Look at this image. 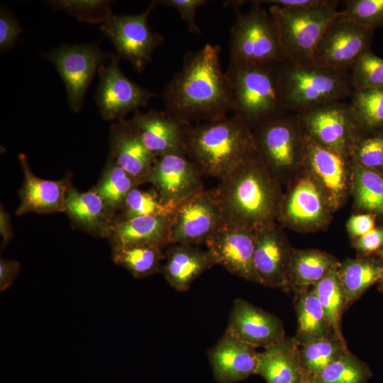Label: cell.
Instances as JSON below:
<instances>
[{
    "label": "cell",
    "mask_w": 383,
    "mask_h": 383,
    "mask_svg": "<svg viewBox=\"0 0 383 383\" xmlns=\"http://www.w3.org/2000/svg\"><path fill=\"white\" fill-rule=\"evenodd\" d=\"M349 99L361 133L383 130V87L354 91Z\"/></svg>",
    "instance_id": "obj_37"
},
{
    "label": "cell",
    "mask_w": 383,
    "mask_h": 383,
    "mask_svg": "<svg viewBox=\"0 0 383 383\" xmlns=\"http://www.w3.org/2000/svg\"><path fill=\"white\" fill-rule=\"evenodd\" d=\"M376 214L365 213L355 215L347 223L349 233L353 238L360 237L375 228Z\"/></svg>",
    "instance_id": "obj_47"
},
{
    "label": "cell",
    "mask_w": 383,
    "mask_h": 383,
    "mask_svg": "<svg viewBox=\"0 0 383 383\" xmlns=\"http://www.w3.org/2000/svg\"><path fill=\"white\" fill-rule=\"evenodd\" d=\"M205 244L216 265L248 282L260 284L253 262L255 230L225 222Z\"/></svg>",
    "instance_id": "obj_16"
},
{
    "label": "cell",
    "mask_w": 383,
    "mask_h": 383,
    "mask_svg": "<svg viewBox=\"0 0 383 383\" xmlns=\"http://www.w3.org/2000/svg\"><path fill=\"white\" fill-rule=\"evenodd\" d=\"M65 212L77 225L92 235L109 237L114 216L94 190L80 192L70 186L65 198Z\"/></svg>",
    "instance_id": "obj_28"
},
{
    "label": "cell",
    "mask_w": 383,
    "mask_h": 383,
    "mask_svg": "<svg viewBox=\"0 0 383 383\" xmlns=\"http://www.w3.org/2000/svg\"><path fill=\"white\" fill-rule=\"evenodd\" d=\"M295 294L297 328L294 338L299 346L335 334L312 287Z\"/></svg>",
    "instance_id": "obj_30"
},
{
    "label": "cell",
    "mask_w": 383,
    "mask_h": 383,
    "mask_svg": "<svg viewBox=\"0 0 383 383\" xmlns=\"http://www.w3.org/2000/svg\"><path fill=\"white\" fill-rule=\"evenodd\" d=\"M221 46L206 43L184 55L182 69L162 91L165 111L184 125L216 121L233 112L231 83L221 65Z\"/></svg>",
    "instance_id": "obj_1"
},
{
    "label": "cell",
    "mask_w": 383,
    "mask_h": 383,
    "mask_svg": "<svg viewBox=\"0 0 383 383\" xmlns=\"http://www.w3.org/2000/svg\"><path fill=\"white\" fill-rule=\"evenodd\" d=\"M109 143L111 156L116 164L141 184L145 183L157 157L146 148L128 119L112 125Z\"/></svg>",
    "instance_id": "obj_24"
},
{
    "label": "cell",
    "mask_w": 383,
    "mask_h": 383,
    "mask_svg": "<svg viewBox=\"0 0 383 383\" xmlns=\"http://www.w3.org/2000/svg\"><path fill=\"white\" fill-rule=\"evenodd\" d=\"M338 270L326 275L312 288L334 333L339 338L345 339L341 330V318L343 313L345 311L346 296Z\"/></svg>",
    "instance_id": "obj_36"
},
{
    "label": "cell",
    "mask_w": 383,
    "mask_h": 383,
    "mask_svg": "<svg viewBox=\"0 0 383 383\" xmlns=\"http://www.w3.org/2000/svg\"><path fill=\"white\" fill-rule=\"evenodd\" d=\"M146 148L156 157L167 154H184V129L167 111L150 110L135 112L128 119Z\"/></svg>",
    "instance_id": "obj_21"
},
{
    "label": "cell",
    "mask_w": 383,
    "mask_h": 383,
    "mask_svg": "<svg viewBox=\"0 0 383 383\" xmlns=\"http://www.w3.org/2000/svg\"><path fill=\"white\" fill-rule=\"evenodd\" d=\"M331 0H267L260 1L261 4H268L289 9H309L329 3Z\"/></svg>",
    "instance_id": "obj_49"
},
{
    "label": "cell",
    "mask_w": 383,
    "mask_h": 383,
    "mask_svg": "<svg viewBox=\"0 0 383 383\" xmlns=\"http://www.w3.org/2000/svg\"><path fill=\"white\" fill-rule=\"evenodd\" d=\"M140 184L138 179L118 166L110 155L102 177L93 190L114 216L121 210L129 193Z\"/></svg>",
    "instance_id": "obj_34"
},
{
    "label": "cell",
    "mask_w": 383,
    "mask_h": 383,
    "mask_svg": "<svg viewBox=\"0 0 383 383\" xmlns=\"http://www.w3.org/2000/svg\"><path fill=\"white\" fill-rule=\"evenodd\" d=\"M255 153L279 183L303 166L305 130L298 113L287 112L252 130Z\"/></svg>",
    "instance_id": "obj_8"
},
{
    "label": "cell",
    "mask_w": 383,
    "mask_h": 383,
    "mask_svg": "<svg viewBox=\"0 0 383 383\" xmlns=\"http://www.w3.org/2000/svg\"><path fill=\"white\" fill-rule=\"evenodd\" d=\"M374 31L343 17L340 13L326 29L315 50L318 66L349 71L357 58L370 50Z\"/></svg>",
    "instance_id": "obj_15"
},
{
    "label": "cell",
    "mask_w": 383,
    "mask_h": 383,
    "mask_svg": "<svg viewBox=\"0 0 383 383\" xmlns=\"http://www.w3.org/2000/svg\"><path fill=\"white\" fill-rule=\"evenodd\" d=\"M279 64L229 63L226 71L232 88L233 114L244 120L252 130L288 112L281 98Z\"/></svg>",
    "instance_id": "obj_5"
},
{
    "label": "cell",
    "mask_w": 383,
    "mask_h": 383,
    "mask_svg": "<svg viewBox=\"0 0 383 383\" xmlns=\"http://www.w3.org/2000/svg\"><path fill=\"white\" fill-rule=\"evenodd\" d=\"M172 216H145L115 220L109 238L113 246L138 244L170 245V228Z\"/></svg>",
    "instance_id": "obj_27"
},
{
    "label": "cell",
    "mask_w": 383,
    "mask_h": 383,
    "mask_svg": "<svg viewBox=\"0 0 383 383\" xmlns=\"http://www.w3.org/2000/svg\"><path fill=\"white\" fill-rule=\"evenodd\" d=\"M245 13L234 7L230 32V62L240 65H275L284 60L277 26L260 1H252Z\"/></svg>",
    "instance_id": "obj_6"
},
{
    "label": "cell",
    "mask_w": 383,
    "mask_h": 383,
    "mask_svg": "<svg viewBox=\"0 0 383 383\" xmlns=\"http://www.w3.org/2000/svg\"><path fill=\"white\" fill-rule=\"evenodd\" d=\"M379 290L383 293V279L381 280L379 282Z\"/></svg>",
    "instance_id": "obj_52"
},
{
    "label": "cell",
    "mask_w": 383,
    "mask_h": 383,
    "mask_svg": "<svg viewBox=\"0 0 383 383\" xmlns=\"http://www.w3.org/2000/svg\"><path fill=\"white\" fill-rule=\"evenodd\" d=\"M303 166L319 187L330 210L338 209L348 192L351 157L318 143L305 132Z\"/></svg>",
    "instance_id": "obj_13"
},
{
    "label": "cell",
    "mask_w": 383,
    "mask_h": 383,
    "mask_svg": "<svg viewBox=\"0 0 383 383\" xmlns=\"http://www.w3.org/2000/svg\"><path fill=\"white\" fill-rule=\"evenodd\" d=\"M353 246L365 257L383 248V228L375 227L366 234L354 238Z\"/></svg>",
    "instance_id": "obj_46"
},
{
    "label": "cell",
    "mask_w": 383,
    "mask_h": 383,
    "mask_svg": "<svg viewBox=\"0 0 383 383\" xmlns=\"http://www.w3.org/2000/svg\"><path fill=\"white\" fill-rule=\"evenodd\" d=\"M340 14L359 26L374 31L383 26V0H347Z\"/></svg>",
    "instance_id": "obj_42"
},
{
    "label": "cell",
    "mask_w": 383,
    "mask_h": 383,
    "mask_svg": "<svg viewBox=\"0 0 383 383\" xmlns=\"http://www.w3.org/2000/svg\"><path fill=\"white\" fill-rule=\"evenodd\" d=\"M306 173L282 199L278 218L296 228L313 230L328 221L331 210L312 176Z\"/></svg>",
    "instance_id": "obj_19"
},
{
    "label": "cell",
    "mask_w": 383,
    "mask_h": 383,
    "mask_svg": "<svg viewBox=\"0 0 383 383\" xmlns=\"http://www.w3.org/2000/svg\"><path fill=\"white\" fill-rule=\"evenodd\" d=\"M372 376L369 365L348 350L309 383H367Z\"/></svg>",
    "instance_id": "obj_38"
},
{
    "label": "cell",
    "mask_w": 383,
    "mask_h": 383,
    "mask_svg": "<svg viewBox=\"0 0 383 383\" xmlns=\"http://www.w3.org/2000/svg\"><path fill=\"white\" fill-rule=\"evenodd\" d=\"M298 114L310 138L351 157L361 132L349 102H333Z\"/></svg>",
    "instance_id": "obj_12"
},
{
    "label": "cell",
    "mask_w": 383,
    "mask_h": 383,
    "mask_svg": "<svg viewBox=\"0 0 383 383\" xmlns=\"http://www.w3.org/2000/svg\"><path fill=\"white\" fill-rule=\"evenodd\" d=\"M300 346L286 336L280 342L259 353L256 374L267 383H302Z\"/></svg>",
    "instance_id": "obj_26"
},
{
    "label": "cell",
    "mask_w": 383,
    "mask_h": 383,
    "mask_svg": "<svg viewBox=\"0 0 383 383\" xmlns=\"http://www.w3.org/2000/svg\"><path fill=\"white\" fill-rule=\"evenodd\" d=\"M0 234L3 245L6 244L13 235L10 216L2 206L0 211Z\"/></svg>",
    "instance_id": "obj_50"
},
{
    "label": "cell",
    "mask_w": 383,
    "mask_h": 383,
    "mask_svg": "<svg viewBox=\"0 0 383 383\" xmlns=\"http://www.w3.org/2000/svg\"><path fill=\"white\" fill-rule=\"evenodd\" d=\"M179 204L165 202L153 187L143 190L133 189L126 197L119 219L126 220L145 216H172Z\"/></svg>",
    "instance_id": "obj_39"
},
{
    "label": "cell",
    "mask_w": 383,
    "mask_h": 383,
    "mask_svg": "<svg viewBox=\"0 0 383 383\" xmlns=\"http://www.w3.org/2000/svg\"><path fill=\"white\" fill-rule=\"evenodd\" d=\"M47 4L55 11H63L78 21L102 24L113 14L111 1L106 0H52Z\"/></svg>",
    "instance_id": "obj_40"
},
{
    "label": "cell",
    "mask_w": 383,
    "mask_h": 383,
    "mask_svg": "<svg viewBox=\"0 0 383 383\" xmlns=\"http://www.w3.org/2000/svg\"><path fill=\"white\" fill-rule=\"evenodd\" d=\"M351 159L365 167L383 170V130L361 133Z\"/></svg>",
    "instance_id": "obj_43"
},
{
    "label": "cell",
    "mask_w": 383,
    "mask_h": 383,
    "mask_svg": "<svg viewBox=\"0 0 383 383\" xmlns=\"http://www.w3.org/2000/svg\"><path fill=\"white\" fill-rule=\"evenodd\" d=\"M354 91L383 87V58L368 50L349 70Z\"/></svg>",
    "instance_id": "obj_41"
},
{
    "label": "cell",
    "mask_w": 383,
    "mask_h": 383,
    "mask_svg": "<svg viewBox=\"0 0 383 383\" xmlns=\"http://www.w3.org/2000/svg\"><path fill=\"white\" fill-rule=\"evenodd\" d=\"M377 253L379 256V257L383 260V248L380 249Z\"/></svg>",
    "instance_id": "obj_51"
},
{
    "label": "cell",
    "mask_w": 383,
    "mask_h": 383,
    "mask_svg": "<svg viewBox=\"0 0 383 383\" xmlns=\"http://www.w3.org/2000/svg\"><path fill=\"white\" fill-rule=\"evenodd\" d=\"M226 331L256 348L264 349L287 336L278 317L243 299L234 301Z\"/></svg>",
    "instance_id": "obj_20"
},
{
    "label": "cell",
    "mask_w": 383,
    "mask_h": 383,
    "mask_svg": "<svg viewBox=\"0 0 383 383\" xmlns=\"http://www.w3.org/2000/svg\"><path fill=\"white\" fill-rule=\"evenodd\" d=\"M340 265L334 256L323 251L293 249L287 274L289 289L297 293L309 289Z\"/></svg>",
    "instance_id": "obj_29"
},
{
    "label": "cell",
    "mask_w": 383,
    "mask_h": 383,
    "mask_svg": "<svg viewBox=\"0 0 383 383\" xmlns=\"http://www.w3.org/2000/svg\"><path fill=\"white\" fill-rule=\"evenodd\" d=\"M157 4L156 1H152L140 13L112 14L99 27L113 43L120 59L128 60L139 73L150 62L154 50L164 42V37L154 31L148 21Z\"/></svg>",
    "instance_id": "obj_9"
},
{
    "label": "cell",
    "mask_w": 383,
    "mask_h": 383,
    "mask_svg": "<svg viewBox=\"0 0 383 383\" xmlns=\"http://www.w3.org/2000/svg\"><path fill=\"white\" fill-rule=\"evenodd\" d=\"M215 380L237 383L255 374L259 353L256 348L225 331L208 351Z\"/></svg>",
    "instance_id": "obj_22"
},
{
    "label": "cell",
    "mask_w": 383,
    "mask_h": 383,
    "mask_svg": "<svg viewBox=\"0 0 383 383\" xmlns=\"http://www.w3.org/2000/svg\"><path fill=\"white\" fill-rule=\"evenodd\" d=\"M344 288L345 310L370 287L383 279V262L372 257L347 259L338 270Z\"/></svg>",
    "instance_id": "obj_31"
},
{
    "label": "cell",
    "mask_w": 383,
    "mask_h": 383,
    "mask_svg": "<svg viewBox=\"0 0 383 383\" xmlns=\"http://www.w3.org/2000/svg\"><path fill=\"white\" fill-rule=\"evenodd\" d=\"M23 30L12 11L5 4H1L0 8L1 52L11 49Z\"/></svg>",
    "instance_id": "obj_44"
},
{
    "label": "cell",
    "mask_w": 383,
    "mask_h": 383,
    "mask_svg": "<svg viewBox=\"0 0 383 383\" xmlns=\"http://www.w3.org/2000/svg\"><path fill=\"white\" fill-rule=\"evenodd\" d=\"M338 1L309 9H289L271 5L268 11L278 28L284 60L313 62L316 47L326 29L340 13Z\"/></svg>",
    "instance_id": "obj_7"
},
{
    "label": "cell",
    "mask_w": 383,
    "mask_h": 383,
    "mask_svg": "<svg viewBox=\"0 0 383 383\" xmlns=\"http://www.w3.org/2000/svg\"><path fill=\"white\" fill-rule=\"evenodd\" d=\"M184 148L203 175L219 180L255 153L252 130L235 114L186 126Z\"/></svg>",
    "instance_id": "obj_3"
},
{
    "label": "cell",
    "mask_w": 383,
    "mask_h": 383,
    "mask_svg": "<svg viewBox=\"0 0 383 383\" xmlns=\"http://www.w3.org/2000/svg\"><path fill=\"white\" fill-rule=\"evenodd\" d=\"M348 350L345 339L335 334L300 346L302 383H309L322 370Z\"/></svg>",
    "instance_id": "obj_33"
},
{
    "label": "cell",
    "mask_w": 383,
    "mask_h": 383,
    "mask_svg": "<svg viewBox=\"0 0 383 383\" xmlns=\"http://www.w3.org/2000/svg\"><path fill=\"white\" fill-rule=\"evenodd\" d=\"M352 190L358 208L383 214V175L352 160Z\"/></svg>",
    "instance_id": "obj_35"
},
{
    "label": "cell",
    "mask_w": 383,
    "mask_h": 383,
    "mask_svg": "<svg viewBox=\"0 0 383 383\" xmlns=\"http://www.w3.org/2000/svg\"><path fill=\"white\" fill-rule=\"evenodd\" d=\"M253 262L260 284L289 291L288 268L292 248L274 223L255 230Z\"/></svg>",
    "instance_id": "obj_18"
},
{
    "label": "cell",
    "mask_w": 383,
    "mask_h": 383,
    "mask_svg": "<svg viewBox=\"0 0 383 383\" xmlns=\"http://www.w3.org/2000/svg\"><path fill=\"white\" fill-rule=\"evenodd\" d=\"M18 159L23 171L24 182L19 192L21 204L16 214L65 211L66 194L70 186L68 181L66 179L47 180L36 177L30 168L26 156L21 153Z\"/></svg>",
    "instance_id": "obj_23"
},
{
    "label": "cell",
    "mask_w": 383,
    "mask_h": 383,
    "mask_svg": "<svg viewBox=\"0 0 383 383\" xmlns=\"http://www.w3.org/2000/svg\"><path fill=\"white\" fill-rule=\"evenodd\" d=\"M279 89L288 112L302 113L350 99L354 91L349 71L284 60L279 65Z\"/></svg>",
    "instance_id": "obj_4"
},
{
    "label": "cell",
    "mask_w": 383,
    "mask_h": 383,
    "mask_svg": "<svg viewBox=\"0 0 383 383\" xmlns=\"http://www.w3.org/2000/svg\"><path fill=\"white\" fill-rule=\"evenodd\" d=\"M213 192L226 223L255 230L278 218L279 183L256 153L220 179Z\"/></svg>",
    "instance_id": "obj_2"
},
{
    "label": "cell",
    "mask_w": 383,
    "mask_h": 383,
    "mask_svg": "<svg viewBox=\"0 0 383 383\" xmlns=\"http://www.w3.org/2000/svg\"><path fill=\"white\" fill-rule=\"evenodd\" d=\"M156 1L157 4H160L175 9L184 21L187 23L189 32L201 34L195 17L198 9L207 4L206 0H162Z\"/></svg>",
    "instance_id": "obj_45"
},
{
    "label": "cell",
    "mask_w": 383,
    "mask_h": 383,
    "mask_svg": "<svg viewBox=\"0 0 383 383\" xmlns=\"http://www.w3.org/2000/svg\"><path fill=\"white\" fill-rule=\"evenodd\" d=\"M41 55L55 67L64 82L69 106L75 113L79 112L83 106L96 71L110 56L101 49L100 42L64 44L43 52Z\"/></svg>",
    "instance_id": "obj_10"
},
{
    "label": "cell",
    "mask_w": 383,
    "mask_h": 383,
    "mask_svg": "<svg viewBox=\"0 0 383 383\" xmlns=\"http://www.w3.org/2000/svg\"><path fill=\"white\" fill-rule=\"evenodd\" d=\"M20 263L16 261L0 260V291L7 289L13 282L19 270Z\"/></svg>",
    "instance_id": "obj_48"
},
{
    "label": "cell",
    "mask_w": 383,
    "mask_h": 383,
    "mask_svg": "<svg viewBox=\"0 0 383 383\" xmlns=\"http://www.w3.org/2000/svg\"><path fill=\"white\" fill-rule=\"evenodd\" d=\"M203 174L185 155L157 156L145 183H151L167 203L179 204L204 189Z\"/></svg>",
    "instance_id": "obj_17"
},
{
    "label": "cell",
    "mask_w": 383,
    "mask_h": 383,
    "mask_svg": "<svg viewBox=\"0 0 383 383\" xmlns=\"http://www.w3.org/2000/svg\"><path fill=\"white\" fill-rule=\"evenodd\" d=\"M171 245L165 252L162 272L167 283L178 292L188 290L204 272L216 265L208 250L187 244Z\"/></svg>",
    "instance_id": "obj_25"
},
{
    "label": "cell",
    "mask_w": 383,
    "mask_h": 383,
    "mask_svg": "<svg viewBox=\"0 0 383 383\" xmlns=\"http://www.w3.org/2000/svg\"><path fill=\"white\" fill-rule=\"evenodd\" d=\"M120 57L113 53L108 62L98 69L99 84L95 100L102 118L120 121L132 111H138L148 105L157 94L130 80L121 71Z\"/></svg>",
    "instance_id": "obj_11"
},
{
    "label": "cell",
    "mask_w": 383,
    "mask_h": 383,
    "mask_svg": "<svg viewBox=\"0 0 383 383\" xmlns=\"http://www.w3.org/2000/svg\"><path fill=\"white\" fill-rule=\"evenodd\" d=\"M164 248L148 244L112 247L113 262L128 270L135 278H144L162 271Z\"/></svg>",
    "instance_id": "obj_32"
},
{
    "label": "cell",
    "mask_w": 383,
    "mask_h": 383,
    "mask_svg": "<svg viewBox=\"0 0 383 383\" xmlns=\"http://www.w3.org/2000/svg\"><path fill=\"white\" fill-rule=\"evenodd\" d=\"M224 223L213 191L202 189L178 204L170 223V244L206 243Z\"/></svg>",
    "instance_id": "obj_14"
}]
</instances>
